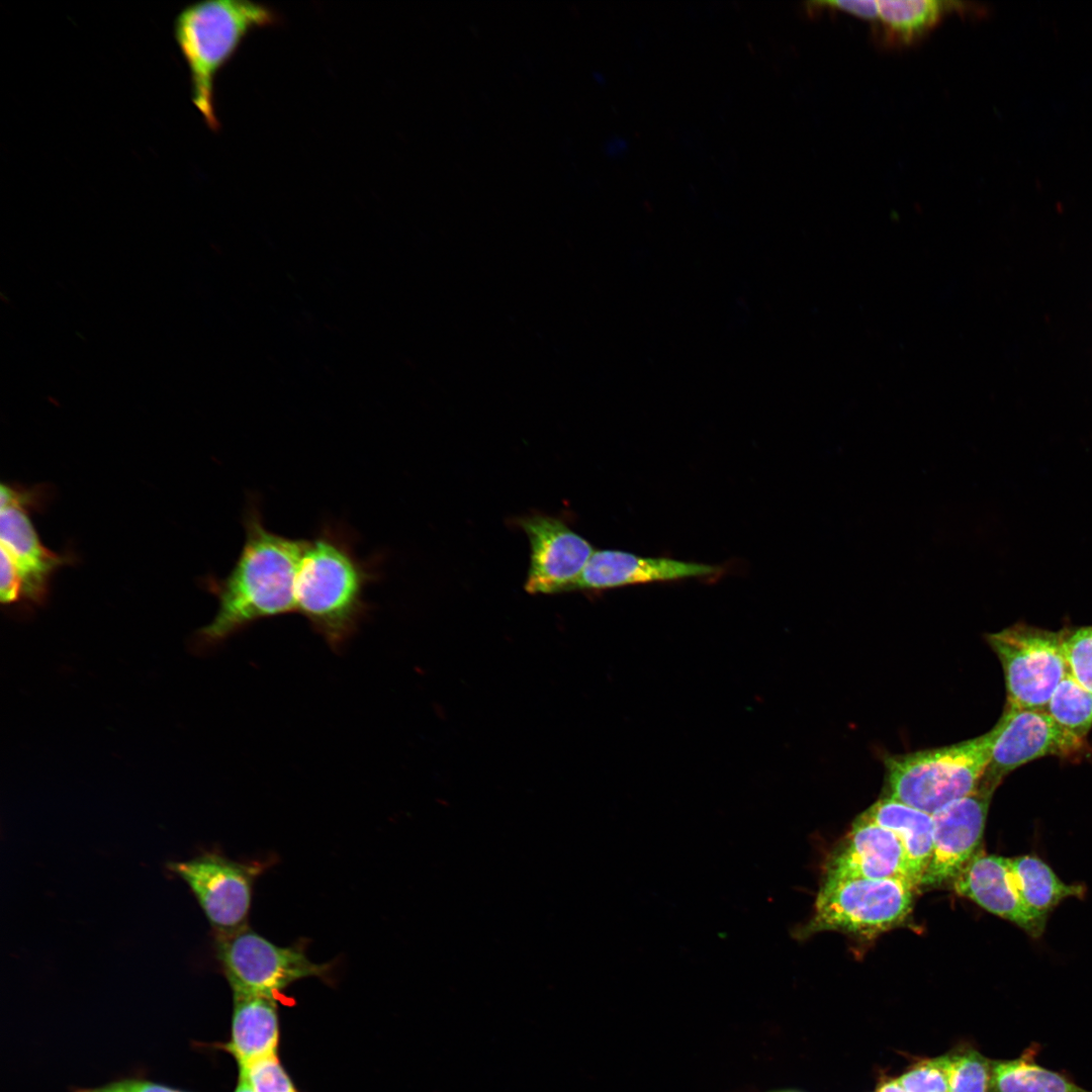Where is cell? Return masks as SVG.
<instances>
[{
  "instance_id": "obj_1",
  "label": "cell",
  "mask_w": 1092,
  "mask_h": 1092,
  "mask_svg": "<svg viewBox=\"0 0 1092 1092\" xmlns=\"http://www.w3.org/2000/svg\"><path fill=\"white\" fill-rule=\"evenodd\" d=\"M245 542L226 577L204 585L218 601L213 620L196 633V646L213 647L248 625L296 611L295 581L304 539L268 530L254 505L244 518Z\"/></svg>"
},
{
  "instance_id": "obj_2",
  "label": "cell",
  "mask_w": 1092,
  "mask_h": 1092,
  "mask_svg": "<svg viewBox=\"0 0 1092 1092\" xmlns=\"http://www.w3.org/2000/svg\"><path fill=\"white\" fill-rule=\"evenodd\" d=\"M377 576L372 561L357 556L346 534L325 527L304 539L295 581L296 612L337 649L366 614L364 590Z\"/></svg>"
},
{
  "instance_id": "obj_3",
  "label": "cell",
  "mask_w": 1092,
  "mask_h": 1092,
  "mask_svg": "<svg viewBox=\"0 0 1092 1092\" xmlns=\"http://www.w3.org/2000/svg\"><path fill=\"white\" fill-rule=\"evenodd\" d=\"M280 21L271 7L248 0L199 1L175 17L173 34L188 67L191 100L211 130L220 128L214 108L217 74L252 30Z\"/></svg>"
},
{
  "instance_id": "obj_4",
  "label": "cell",
  "mask_w": 1092,
  "mask_h": 1092,
  "mask_svg": "<svg viewBox=\"0 0 1092 1092\" xmlns=\"http://www.w3.org/2000/svg\"><path fill=\"white\" fill-rule=\"evenodd\" d=\"M997 728L951 745L884 758V797L933 814L979 788L989 764Z\"/></svg>"
},
{
  "instance_id": "obj_5",
  "label": "cell",
  "mask_w": 1092,
  "mask_h": 1092,
  "mask_svg": "<svg viewBox=\"0 0 1092 1092\" xmlns=\"http://www.w3.org/2000/svg\"><path fill=\"white\" fill-rule=\"evenodd\" d=\"M917 887L904 878L823 879L809 920L794 931L804 939L820 931L875 935L909 915Z\"/></svg>"
},
{
  "instance_id": "obj_6",
  "label": "cell",
  "mask_w": 1092,
  "mask_h": 1092,
  "mask_svg": "<svg viewBox=\"0 0 1092 1092\" xmlns=\"http://www.w3.org/2000/svg\"><path fill=\"white\" fill-rule=\"evenodd\" d=\"M304 943L281 946L249 925L226 934H214L217 962L233 992L276 998L293 983L320 978L331 980L334 963H314Z\"/></svg>"
},
{
  "instance_id": "obj_7",
  "label": "cell",
  "mask_w": 1092,
  "mask_h": 1092,
  "mask_svg": "<svg viewBox=\"0 0 1092 1092\" xmlns=\"http://www.w3.org/2000/svg\"><path fill=\"white\" fill-rule=\"evenodd\" d=\"M1003 669L1007 703L1022 709H1045L1068 674L1064 630L1050 631L1017 623L986 636Z\"/></svg>"
},
{
  "instance_id": "obj_8",
  "label": "cell",
  "mask_w": 1092,
  "mask_h": 1092,
  "mask_svg": "<svg viewBox=\"0 0 1092 1092\" xmlns=\"http://www.w3.org/2000/svg\"><path fill=\"white\" fill-rule=\"evenodd\" d=\"M273 864L274 857L235 860L206 852L168 869L188 885L214 934H226L248 925L256 881Z\"/></svg>"
},
{
  "instance_id": "obj_9",
  "label": "cell",
  "mask_w": 1092,
  "mask_h": 1092,
  "mask_svg": "<svg viewBox=\"0 0 1092 1092\" xmlns=\"http://www.w3.org/2000/svg\"><path fill=\"white\" fill-rule=\"evenodd\" d=\"M44 492L40 487L25 488L1 483L0 545L13 561L21 583V601L31 605L46 602L52 576L64 565L72 564V554H59L46 548L29 518L40 508Z\"/></svg>"
},
{
  "instance_id": "obj_10",
  "label": "cell",
  "mask_w": 1092,
  "mask_h": 1092,
  "mask_svg": "<svg viewBox=\"0 0 1092 1092\" xmlns=\"http://www.w3.org/2000/svg\"><path fill=\"white\" fill-rule=\"evenodd\" d=\"M997 736L980 787L995 791L1016 768L1045 756L1069 757L1082 752L1085 740L1061 728L1043 709L1005 705L996 723Z\"/></svg>"
},
{
  "instance_id": "obj_11",
  "label": "cell",
  "mask_w": 1092,
  "mask_h": 1092,
  "mask_svg": "<svg viewBox=\"0 0 1092 1092\" xmlns=\"http://www.w3.org/2000/svg\"><path fill=\"white\" fill-rule=\"evenodd\" d=\"M530 543V565L525 583L529 594L574 590L594 548L559 518L532 513L516 519Z\"/></svg>"
},
{
  "instance_id": "obj_12",
  "label": "cell",
  "mask_w": 1092,
  "mask_h": 1092,
  "mask_svg": "<svg viewBox=\"0 0 1092 1092\" xmlns=\"http://www.w3.org/2000/svg\"><path fill=\"white\" fill-rule=\"evenodd\" d=\"M993 791L980 787L932 814L933 846L920 886L953 881L979 851Z\"/></svg>"
},
{
  "instance_id": "obj_13",
  "label": "cell",
  "mask_w": 1092,
  "mask_h": 1092,
  "mask_svg": "<svg viewBox=\"0 0 1092 1092\" xmlns=\"http://www.w3.org/2000/svg\"><path fill=\"white\" fill-rule=\"evenodd\" d=\"M856 878L911 881L907 858L897 836L860 815L827 857L823 872V879L827 880Z\"/></svg>"
},
{
  "instance_id": "obj_14",
  "label": "cell",
  "mask_w": 1092,
  "mask_h": 1092,
  "mask_svg": "<svg viewBox=\"0 0 1092 1092\" xmlns=\"http://www.w3.org/2000/svg\"><path fill=\"white\" fill-rule=\"evenodd\" d=\"M719 565L665 557H642L620 550H597L579 575L574 590H605L640 583L720 575Z\"/></svg>"
},
{
  "instance_id": "obj_15",
  "label": "cell",
  "mask_w": 1092,
  "mask_h": 1092,
  "mask_svg": "<svg viewBox=\"0 0 1092 1092\" xmlns=\"http://www.w3.org/2000/svg\"><path fill=\"white\" fill-rule=\"evenodd\" d=\"M952 882L960 896L1016 924L1032 937L1042 934L1044 926L1032 917L1020 898L1010 858L978 851Z\"/></svg>"
},
{
  "instance_id": "obj_16",
  "label": "cell",
  "mask_w": 1092,
  "mask_h": 1092,
  "mask_svg": "<svg viewBox=\"0 0 1092 1092\" xmlns=\"http://www.w3.org/2000/svg\"><path fill=\"white\" fill-rule=\"evenodd\" d=\"M982 9L970 2L951 0H877L873 31L885 48L909 47L947 15H977Z\"/></svg>"
},
{
  "instance_id": "obj_17",
  "label": "cell",
  "mask_w": 1092,
  "mask_h": 1092,
  "mask_svg": "<svg viewBox=\"0 0 1092 1092\" xmlns=\"http://www.w3.org/2000/svg\"><path fill=\"white\" fill-rule=\"evenodd\" d=\"M233 995L231 1038L224 1050L239 1066L275 1054L279 1038L276 998L248 992Z\"/></svg>"
},
{
  "instance_id": "obj_18",
  "label": "cell",
  "mask_w": 1092,
  "mask_h": 1092,
  "mask_svg": "<svg viewBox=\"0 0 1092 1092\" xmlns=\"http://www.w3.org/2000/svg\"><path fill=\"white\" fill-rule=\"evenodd\" d=\"M860 816L897 836L907 858L909 877L917 888L920 887L932 854V814L899 800L883 797Z\"/></svg>"
},
{
  "instance_id": "obj_19",
  "label": "cell",
  "mask_w": 1092,
  "mask_h": 1092,
  "mask_svg": "<svg viewBox=\"0 0 1092 1092\" xmlns=\"http://www.w3.org/2000/svg\"><path fill=\"white\" fill-rule=\"evenodd\" d=\"M1010 864L1020 898L1032 917L1045 927L1049 914L1065 899L1082 898L1081 885L1062 882L1039 857L1022 855L1010 858Z\"/></svg>"
},
{
  "instance_id": "obj_20",
  "label": "cell",
  "mask_w": 1092,
  "mask_h": 1092,
  "mask_svg": "<svg viewBox=\"0 0 1092 1092\" xmlns=\"http://www.w3.org/2000/svg\"><path fill=\"white\" fill-rule=\"evenodd\" d=\"M1034 1051L1008 1061H991L989 1092H1088L1066 1076L1036 1063Z\"/></svg>"
},
{
  "instance_id": "obj_21",
  "label": "cell",
  "mask_w": 1092,
  "mask_h": 1092,
  "mask_svg": "<svg viewBox=\"0 0 1092 1092\" xmlns=\"http://www.w3.org/2000/svg\"><path fill=\"white\" fill-rule=\"evenodd\" d=\"M1064 730L1085 740L1092 728V693L1069 673L1062 679L1045 709Z\"/></svg>"
},
{
  "instance_id": "obj_22",
  "label": "cell",
  "mask_w": 1092,
  "mask_h": 1092,
  "mask_svg": "<svg viewBox=\"0 0 1092 1092\" xmlns=\"http://www.w3.org/2000/svg\"><path fill=\"white\" fill-rule=\"evenodd\" d=\"M949 1092H989L991 1061L969 1050L947 1055Z\"/></svg>"
},
{
  "instance_id": "obj_23",
  "label": "cell",
  "mask_w": 1092,
  "mask_h": 1092,
  "mask_svg": "<svg viewBox=\"0 0 1092 1092\" xmlns=\"http://www.w3.org/2000/svg\"><path fill=\"white\" fill-rule=\"evenodd\" d=\"M1068 673L1092 693V626L1064 630Z\"/></svg>"
},
{
  "instance_id": "obj_24",
  "label": "cell",
  "mask_w": 1092,
  "mask_h": 1092,
  "mask_svg": "<svg viewBox=\"0 0 1092 1092\" xmlns=\"http://www.w3.org/2000/svg\"><path fill=\"white\" fill-rule=\"evenodd\" d=\"M240 1078L254 1092H297L276 1053L240 1066Z\"/></svg>"
},
{
  "instance_id": "obj_25",
  "label": "cell",
  "mask_w": 1092,
  "mask_h": 1092,
  "mask_svg": "<svg viewBox=\"0 0 1092 1092\" xmlns=\"http://www.w3.org/2000/svg\"><path fill=\"white\" fill-rule=\"evenodd\" d=\"M947 1055L921 1062L898 1080L906 1092H949Z\"/></svg>"
},
{
  "instance_id": "obj_26",
  "label": "cell",
  "mask_w": 1092,
  "mask_h": 1092,
  "mask_svg": "<svg viewBox=\"0 0 1092 1092\" xmlns=\"http://www.w3.org/2000/svg\"><path fill=\"white\" fill-rule=\"evenodd\" d=\"M72 1092H189L143 1077H124L96 1087L74 1088Z\"/></svg>"
},
{
  "instance_id": "obj_27",
  "label": "cell",
  "mask_w": 1092,
  "mask_h": 1092,
  "mask_svg": "<svg viewBox=\"0 0 1092 1092\" xmlns=\"http://www.w3.org/2000/svg\"><path fill=\"white\" fill-rule=\"evenodd\" d=\"M0 599L4 605L21 601V583L16 567L9 555L1 550L0 558Z\"/></svg>"
},
{
  "instance_id": "obj_28",
  "label": "cell",
  "mask_w": 1092,
  "mask_h": 1092,
  "mask_svg": "<svg viewBox=\"0 0 1092 1092\" xmlns=\"http://www.w3.org/2000/svg\"><path fill=\"white\" fill-rule=\"evenodd\" d=\"M878 1092H906V1091L902 1087V1085L900 1084L899 1080L897 1079V1080H890V1081L882 1084L879 1087Z\"/></svg>"
},
{
  "instance_id": "obj_29",
  "label": "cell",
  "mask_w": 1092,
  "mask_h": 1092,
  "mask_svg": "<svg viewBox=\"0 0 1092 1092\" xmlns=\"http://www.w3.org/2000/svg\"><path fill=\"white\" fill-rule=\"evenodd\" d=\"M234 1092H254L250 1086L243 1080L239 1079V1083Z\"/></svg>"
}]
</instances>
